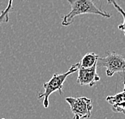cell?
<instances>
[{"label":"cell","instance_id":"1","mask_svg":"<svg viewBox=\"0 0 125 119\" xmlns=\"http://www.w3.org/2000/svg\"><path fill=\"white\" fill-rule=\"evenodd\" d=\"M71 7V11L63 17L62 25L68 26L73 23L74 19L81 14H93L102 16L105 19L111 18L112 14L103 11L101 9L96 7L93 0H67Z\"/></svg>","mask_w":125,"mask_h":119},{"label":"cell","instance_id":"2","mask_svg":"<svg viewBox=\"0 0 125 119\" xmlns=\"http://www.w3.org/2000/svg\"><path fill=\"white\" fill-rule=\"evenodd\" d=\"M79 69V62L73 64L68 71L64 74H53L52 78L48 82L43 84V93L38 94V98H43L44 108H48L49 106V97L55 91H58L61 95H62V88L64 82L66 80L69 75L77 72Z\"/></svg>","mask_w":125,"mask_h":119},{"label":"cell","instance_id":"3","mask_svg":"<svg viewBox=\"0 0 125 119\" xmlns=\"http://www.w3.org/2000/svg\"><path fill=\"white\" fill-rule=\"evenodd\" d=\"M97 67H105L106 74L108 77L113 76L115 73L125 72L124 58L115 52H107L105 57H99L96 62Z\"/></svg>","mask_w":125,"mask_h":119},{"label":"cell","instance_id":"4","mask_svg":"<svg viewBox=\"0 0 125 119\" xmlns=\"http://www.w3.org/2000/svg\"><path fill=\"white\" fill-rule=\"evenodd\" d=\"M65 101L69 103L70 109L74 115L75 119L89 118L93 110V104L91 99L86 97H66Z\"/></svg>","mask_w":125,"mask_h":119},{"label":"cell","instance_id":"5","mask_svg":"<svg viewBox=\"0 0 125 119\" xmlns=\"http://www.w3.org/2000/svg\"><path fill=\"white\" fill-rule=\"evenodd\" d=\"M96 64L90 68H80L78 69V76L77 82L81 86H93L97 82L100 80V78L96 73Z\"/></svg>","mask_w":125,"mask_h":119},{"label":"cell","instance_id":"6","mask_svg":"<svg viewBox=\"0 0 125 119\" xmlns=\"http://www.w3.org/2000/svg\"><path fill=\"white\" fill-rule=\"evenodd\" d=\"M124 90L113 96H108L106 101L112 105V111L117 114H125V79H124Z\"/></svg>","mask_w":125,"mask_h":119},{"label":"cell","instance_id":"7","mask_svg":"<svg viewBox=\"0 0 125 119\" xmlns=\"http://www.w3.org/2000/svg\"><path fill=\"white\" fill-rule=\"evenodd\" d=\"M99 55H97L95 53H88L79 62V67L80 68H90L96 64Z\"/></svg>","mask_w":125,"mask_h":119},{"label":"cell","instance_id":"8","mask_svg":"<svg viewBox=\"0 0 125 119\" xmlns=\"http://www.w3.org/2000/svg\"><path fill=\"white\" fill-rule=\"evenodd\" d=\"M107 2H108V4H111V5L113 6V7L116 9V11L119 12V13L121 14L122 17H123V19H124V22L122 24L118 26V29L120 30H121V31H123L124 33V35H125V11L117 3L115 0H107Z\"/></svg>","mask_w":125,"mask_h":119},{"label":"cell","instance_id":"9","mask_svg":"<svg viewBox=\"0 0 125 119\" xmlns=\"http://www.w3.org/2000/svg\"><path fill=\"white\" fill-rule=\"evenodd\" d=\"M12 3H13V0H9L7 7H6L5 10L2 11L0 14V23H7L9 21V13L12 10Z\"/></svg>","mask_w":125,"mask_h":119},{"label":"cell","instance_id":"10","mask_svg":"<svg viewBox=\"0 0 125 119\" xmlns=\"http://www.w3.org/2000/svg\"><path fill=\"white\" fill-rule=\"evenodd\" d=\"M1 119H7V118H1Z\"/></svg>","mask_w":125,"mask_h":119},{"label":"cell","instance_id":"11","mask_svg":"<svg viewBox=\"0 0 125 119\" xmlns=\"http://www.w3.org/2000/svg\"><path fill=\"white\" fill-rule=\"evenodd\" d=\"M73 119H75V118H73Z\"/></svg>","mask_w":125,"mask_h":119}]
</instances>
